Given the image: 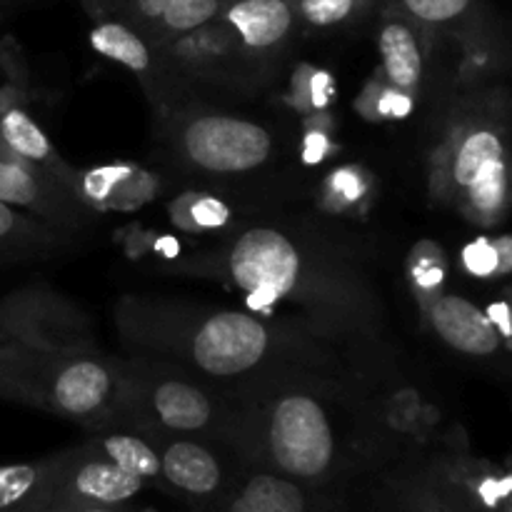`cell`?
Wrapping results in <instances>:
<instances>
[{
	"instance_id": "obj_1",
	"label": "cell",
	"mask_w": 512,
	"mask_h": 512,
	"mask_svg": "<svg viewBox=\"0 0 512 512\" xmlns=\"http://www.w3.org/2000/svg\"><path fill=\"white\" fill-rule=\"evenodd\" d=\"M115 328L133 355L168 360L223 390L283 380L353 383L335 340L288 318L128 295Z\"/></svg>"
},
{
	"instance_id": "obj_2",
	"label": "cell",
	"mask_w": 512,
	"mask_h": 512,
	"mask_svg": "<svg viewBox=\"0 0 512 512\" xmlns=\"http://www.w3.org/2000/svg\"><path fill=\"white\" fill-rule=\"evenodd\" d=\"M228 395L223 445L248 468L348 495L355 480L395 463L378 408L353 383L283 380Z\"/></svg>"
},
{
	"instance_id": "obj_3",
	"label": "cell",
	"mask_w": 512,
	"mask_h": 512,
	"mask_svg": "<svg viewBox=\"0 0 512 512\" xmlns=\"http://www.w3.org/2000/svg\"><path fill=\"white\" fill-rule=\"evenodd\" d=\"M193 270L245 293L250 313L298 320L338 345L378 333L380 300L370 278L313 235L253 225Z\"/></svg>"
},
{
	"instance_id": "obj_4",
	"label": "cell",
	"mask_w": 512,
	"mask_h": 512,
	"mask_svg": "<svg viewBox=\"0 0 512 512\" xmlns=\"http://www.w3.org/2000/svg\"><path fill=\"white\" fill-rule=\"evenodd\" d=\"M120 393V358L88 350L0 343V400L80 423H108Z\"/></svg>"
},
{
	"instance_id": "obj_5",
	"label": "cell",
	"mask_w": 512,
	"mask_h": 512,
	"mask_svg": "<svg viewBox=\"0 0 512 512\" xmlns=\"http://www.w3.org/2000/svg\"><path fill=\"white\" fill-rule=\"evenodd\" d=\"M228 420V390L168 360L130 353L120 358V393L113 415L103 425H130L153 435L223 443Z\"/></svg>"
},
{
	"instance_id": "obj_6",
	"label": "cell",
	"mask_w": 512,
	"mask_h": 512,
	"mask_svg": "<svg viewBox=\"0 0 512 512\" xmlns=\"http://www.w3.org/2000/svg\"><path fill=\"white\" fill-rule=\"evenodd\" d=\"M433 193L480 228H495L512 205V150L505 120L470 108L455 115L435 148Z\"/></svg>"
},
{
	"instance_id": "obj_7",
	"label": "cell",
	"mask_w": 512,
	"mask_h": 512,
	"mask_svg": "<svg viewBox=\"0 0 512 512\" xmlns=\"http://www.w3.org/2000/svg\"><path fill=\"white\" fill-rule=\"evenodd\" d=\"M163 138L180 165L210 178L255 173L275 155L273 130L223 110H175Z\"/></svg>"
},
{
	"instance_id": "obj_8",
	"label": "cell",
	"mask_w": 512,
	"mask_h": 512,
	"mask_svg": "<svg viewBox=\"0 0 512 512\" xmlns=\"http://www.w3.org/2000/svg\"><path fill=\"white\" fill-rule=\"evenodd\" d=\"M153 435V433H150ZM160 455V483L193 512L213 508L228 495L248 465L223 443L188 435H153Z\"/></svg>"
},
{
	"instance_id": "obj_9",
	"label": "cell",
	"mask_w": 512,
	"mask_h": 512,
	"mask_svg": "<svg viewBox=\"0 0 512 512\" xmlns=\"http://www.w3.org/2000/svg\"><path fill=\"white\" fill-rule=\"evenodd\" d=\"M0 330L5 343L50 350L95 348L88 318L48 288H23L0 300Z\"/></svg>"
},
{
	"instance_id": "obj_10",
	"label": "cell",
	"mask_w": 512,
	"mask_h": 512,
	"mask_svg": "<svg viewBox=\"0 0 512 512\" xmlns=\"http://www.w3.org/2000/svg\"><path fill=\"white\" fill-rule=\"evenodd\" d=\"M145 488L148 483L125 473L80 443L75 448L60 450V465L55 470L43 512L130 505Z\"/></svg>"
},
{
	"instance_id": "obj_11",
	"label": "cell",
	"mask_w": 512,
	"mask_h": 512,
	"mask_svg": "<svg viewBox=\"0 0 512 512\" xmlns=\"http://www.w3.org/2000/svg\"><path fill=\"white\" fill-rule=\"evenodd\" d=\"M203 512H353L348 495L248 468L220 503Z\"/></svg>"
},
{
	"instance_id": "obj_12",
	"label": "cell",
	"mask_w": 512,
	"mask_h": 512,
	"mask_svg": "<svg viewBox=\"0 0 512 512\" xmlns=\"http://www.w3.org/2000/svg\"><path fill=\"white\" fill-rule=\"evenodd\" d=\"M0 203L48 220L70 233L83 228L93 218V210L85 208L70 190L20 160L3 143H0Z\"/></svg>"
},
{
	"instance_id": "obj_13",
	"label": "cell",
	"mask_w": 512,
	"mask_h": 512,
	"mask_svg": "<svg viewBox=\"0 0 512 512\" xmlns=\"http://www.w3.org/2000/svg\"><path fill=\"white\" fill-rule=\"evenodd\" d=\"M220 20L230 25L245 53L260 63L285 48L300 15L295 0H228Z\"/></svg>"
},
{
	"instance_id": "obj_14",
	"label": "cell",
	"mask_w": 512,
	"mask_h": 512,
	"mask_svg": "<svg viewBox=\"0 0 512 512\" xmlns=\"http://www.w3.org/2000/svg\"><path fill=\"white\" fill-rule=\"evenodd\" d=\"M0 143L13 150L20 160H25L35 170H40L73 193L75 170L60 158L45 130L23 108V95L15 88V83L0 88Z\"/></svg>"
},
{
	"instance_id": "obj_15",
	"label": "cell",
	"mask_w": 512,
	"mask_h": 512,
	"mask_svg": "<svg viewBox=\"0 0 512 512\" xmlns=\"http://www.w3.org/2000/svg\"><path fill=\"white\" fill-rule=\"evenodd\" d=\"M110 3L115 18L133 25L155 45H165L168 40L218 20L228 0H110Z\"/></svg>"
},
{
	"instance_id": "obj_16",
	"label": "cell",
	"mask_w": 512,
	"mask_h": 512,
	"mask_svg": "<svg viewBox=\"0 0 512 512\" xmlns=\"http://www.w3.org/2000/svg\"><path fill=\"white\" fill-rule=\"evenodd\" d=\"M425 313L435 335L458 353L470 358H490L503 348V335L488 313L463 295H438Z\"/></svg>"
},
{
	"instance_id": "obj_17",
	"label": "cell",
	"mask_w": 512,
	"mask_h": 512,
	"mask_svg": "<svg viewBox=\"0 0 512 512\" xmlns=\"http://www.w3.org/2000/svg\"><path fill=\"white\" fill-rule=\"evenodd\" d=\"M90 45L103 58L115 60L123 68L133 70L145 88L155 95L165 93L168 85V58L163 55L160 45L145 38L140 30L128 25L120 18H103L90 30ZM153 95V98H155Z\"/></svg>"
},
{
	"instance_id": "obj_18",
	"label": "cell",
	"mask_w": 512,
	"mask_h": 512,
	"mask_svg": "<svg viewBox=\"0 0 512 512\" xmlns=\"http://www.w3.org/2000/svg\"><path fill=\"white\" fill-rule=\"evenodd\" d=\"M365 505L353 512H450L423 458L378 470Z\"/></svg>"
},
{
	"instance_id": "obj_19",
	"label": "cell",
	"mask_w": 512,
	"mask_h": 512,
	"mask_svg": "<svg viewBox=\"0 0 512 512\" xmlns=\"http://www.w3.org/2000/svg\"><path fill=\"white\" fill-rule=\"evenodd\" d=\"M73 193L93 213L135 210L158 193V180L138 165H100L93 170H75Z\"/></svg>"
},
{
	"instance_id": "obj_20",
	"label": "cell",
	"mask_w": 512,
	"mask_h": 512,
	"mask_svg": "<svg viewBox=\"0 0 512 512\" xmlns=\"http://www.w3.org/2000/svg\"><path fill=\"white\" fill-rule=\"evenodd\" d=\"M393 5V3H390ZM420 25L410 20L403 10L388 8L378 30V50L383 58V75L390 85L415 95L423 80L425 53L418 35Z\"/></svg>"
},
{
	"instance_id": "obj_21",
	"label": "cell",
	"mask_w": 512,
	"mask_h": 512,
	"mask_svg": "<svg viewBox=\"0 0 512 512\" xmlns=\"http://www.w3.org/2000/svg\"><path fill=\"white\" fill-rule=\"evenodd\" d=\"M70 235V230L0 203V268L48 258L68 245Z\"/></svg>"
},
{
	"instance_id": "obj_22",
	"label": "cell",
	"mask_w": 512,
	"mask_h": 512,
	"mask_svg": "<svg viewBox=\"0 0 512 512\" xmlns=\"http://www.w3.org/2000/svg\"><path fill=\"white\" fill-rule=\"evenodd\" d=\"M90 450L103 455L113 465H118L125 473L135 475L143 483H160V455L155 438L145 430L130 428V425H100L88 430V438L83 440Z\"/></svg>"
},
{
	"instance_id": "obj_23",
	"label": "cell",
	"mask_w": 512,
	"mask_h": 512,
	"mask_svg": "<svg viewBox=\"0 0 512 512\" xmlns=\"http://www.w3.org/2000/svg\"><path fill=\"white\" fill-rule=\"evenodd\" d=\"M60 450L38 460L0 465V512H43Z\"/></svg>"
},
{
	"instance_id": "obj_24",
	"label": "cell",
	"mask_w": 512,
	"mask_h": 512,
	"mask_svg": "<svg viewBox=\"0 0 512 512\" xmlns=\"http://www.w3.org/2000/svg\"><path fill=\"white\" fill-rule=\"evenodd\" d=\"M170 218L180 230H220L233 220L228 205L208 193H185L170 205Z\"/></svg>"
},
{
	"instance_id": "obj_25",
	"label": "cell",
	"mask_w": 512,
	"mask_h": 512,
	"mask_svg": "<svg viewBox=\"0 0 512 512\" xmlns=\"http://www.w3.org/2000/svg\"><path fill=\"white\" fill-rule=\"evenodd\" d=\"M410 20L423 28H463L473 18L475 0H393Z\"/></svg>"
},
{
	"instance_id": "obj_26",
	"label": "cell",
	"mask_w": 512,
	"mask_h": 512,
	"mask_svg": "<svg viewBox=\"0 0 512 512\" xmlns=\"http://www.w3.org/2000/svg\"><path fill=\"white\" fill-rule=\"evenodd\" d=\"M378 0H295L300 20L313 28H335L368 13Z\"/></svg>"
},
{
	"instance_id": "obj_27",
	"label": "cell",
	"mask_w": 512,
	"mask_h": 512,
	"mask_svg": "<svg viewBox=\"0 0 512 512\" xmlns=\"http://www.w3.org/2000/svg\"><path fill=\"white\" fill-rule=\"evenodd\" d=\"M370 180L368 175L360 173L355 165H345L330 173L328 183H325V205L335 213H345L353 210L360 200L368 195Z\"/></svg>"
},
{
	"instance_id": "obj_28",
	"label": "cell",
	"mask_w": 512,
	"mask_h": 512,
	"mask_svg": "<svg viewBox=\"0 0 512 512\" xmlns=\"http://www.w3.org/2000/svg\"><path fill=\"white\" fill-rule=\"evenodd\" d=\"M410 280H413V288L418 293L420 303L428 310L438 295H443V283H445V265H443V253H440L438 245H430V255H420L418 250H413V260H410Z\"/></svg>"
},
{
	"instance_id": "obj_29",
	"label": "cell",
	"mask_w": 512,
	"mask_h": 512,
	"mask_svg": "<svg viewBox=\"0 0 512 512\" xmlns=\"http://www.w3.org/2000/svg\"><path fill=\"white\" fill-rule=\"evenodd\" d=\"M463 268L473 278H500V250L495 238H475L465 245Z\"/></svg>"
},
{
	"instance_id": "obj_30",
	"label": "cell",
	"mask_w": 512,
	"mask_h": 512,
	"mask_svg": "<svg viewBox=\"0 0 512 512\" xmlns=\"http://www.w3.org/2000/svg\"><path fill=\"white\" fill-rule=\"evenodd\" d=\"M415 100L413 95L405 93V90L395 88L385 80L380 85V93L375 98V108H373V118H388V120H403L413 113Z\"/></svg>"
},
{
	"instance_id": "obj_31",
	"label": "cell",
	"mask_w": 512,
	"mask_h": 512,
	"mask_svg": "<svg viewBox=\"0 0 512 512\" xmlns=\"http://www.w3.org/2000/svg\"><path fill=\"white\" fill-rule=\"evenodd\" d=\"M335 150L333 140H330V130L315 128V125H308L303 135V148H300V158H303L305 165H318L328 158Z\"/></svg>"
},
{
	"instance_id": "obj_32",
	"label": "cell",
	"mask_w": 512,
	"mask_h": 512,
	"mask_svg": "<svg viewBox=\"0 0 512 512\" xmlns=\"http://www.w3.org/2000/svg\"><path fill=\"white\" fill-rule=\"evenodd\" d=\"M335 100V80L333 75L328 73V70H315L310 73V80H308V103H310V110H318V113H323L325 108H328L330 103Z\"/></svg>"
},
{
	"instance_id": "obj_33",
	"label": "cell",
	"mask_w": 512,
	"mask_h": 512,
	"mask_svg": "<svg viewBox=\"0 0 512 512\" xmlns=\"http://www.w3.org/2000/svg\"><path fill=\"white\" fill-rule=\"evenodd\" d=\"M310 73H313L310 65H300L298 75L293 78V95H290V100H293V105L300 110V113H310V103H308Z\"/></svg>"
},
{
	"instance_id": "obj_34",
	"label": "cell",
	"mask_w": 512,
	"mask_h": 512,
	"mask_svg": "<svg viewBox=\"0 0 512 512\" xmlns=\"http://www.w3.org/2000/svg\"><path fill=\"white\" fill-rule=\"evenodd\" d=\"M155 250H158L160 255H163V258H178L180 255V243H178V238H175V235H160L158 240H155Z\"/></svg>"
},
{
	"instance_id": "obj_35",
	"label": "cell",
	"mask_w": 512,
	"mask_h": 512,
	"mask_svg": "<svg viewBox=\"0 0 512 512\" xmlns=\"http://www.w3.org/2000/svg\"><path fill=\"white\" fill-rule=\"evenodd\" d=\"M68 512H135L130 505H113V508H80V510H68Z\"/></svg>"
},
{
	"instance_id": "obj_36",
	"label": "cell",
	"mask_w": 512,
	"mask_h": 512,
	"mask_svg": "<svg viewBox=\"0 0 512 512\" xmlns=\"http://www.w3.org/2000/svg\"><path fill=\"white\" fill-rule=\"evenodd\" d=\"M0 343H5V335H3V330H0Z\"/></svg>"
},
{
	"instance_id": "obj_37",
	"label": "cell",
	"mask_w": 512,
	"mask_h": 512,
	"mask_svg": "<svg viewBox=\"0 0 512 512\" xmlns=\"http://www.w3.org/2000/svg\"><path fill=\"white\" fill-rule=\"evenodd\" d=\"M143 512H153V510H143Z\"/></svg>"
}]
</instances>
